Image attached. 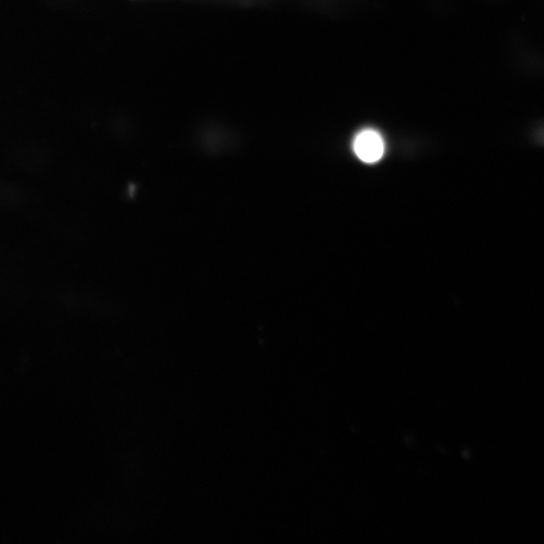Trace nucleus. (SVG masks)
<instances>
[{"label": "nucleus", "instance_id": "nucleus-1", "mask_svg": "<svg viewBox=\"0 0 544 544\" xmlns=\"http://www.w3.org/2000/svg\"><path fill=\"white\" fill-rule=\"evenodd\" d=\"M353 149L356 156L361 161L367 164H373L383 157L385 144L378 131L368 128L356 135Z\"/></svg>", "mask_w": 544, "mask_h": 544}]
</instances>
